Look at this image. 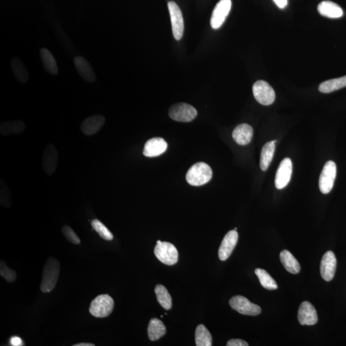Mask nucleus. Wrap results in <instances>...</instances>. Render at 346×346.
<instances>
[{"label": "nucleus", "instance_id": "1", "mask_svg": "<svg viewBox=\"0 0 346 346\" xmlns=\"http://www.w3.org/2000/svg\"><path fill=\"white\" fill-rule=\"evenodd\" d=\"M60 263L58 260L50 257L44 265L42 272L41 290L42 292H52L56 286L60 275Z\"/></svg>", "mask_w": 346, "mask_h": 346}, {"label": "nucleus", "instance_id": "2", "mask_svg": "<svg viewBox=\"0 0 346 346\" xmlns=\"http://www.w3.org/2000/svg\"><path fill=\"white\" fill-rule=\"evenodd\" d=\"M212 177V170L209 165L205 162H197L188 170L186 180L192 186H201L209 182Z\"/></svg>", "mask_w": 346, "mask_h": 346}, {"label": "nucleus", "instance_id": "3", "mask_svg": "<svg viewBox=\"0 0 346 346\" xmlns=\"http://www.w3.org/2000/svg\"><path fill=\"white\" fill-rule=\"evenodd\" d=\"M114 307V300L108 294L98 295L90 305L89 312L96 318L108 317Z\"/></svg>", "mask_w": 346, "mask_h": 346}, {"label": "nucleus", "instance_id": "4", "mask_svg": "<svg viewBox=\"0 0 346 346\" xmlns=\"http://www.w3.org/2000/svg\"><path fill=\"white\" fill-rule=\"evenodd\" d=\"M154 253L158 259L165 265H175L179 260V252L176 247L169 242L158 240Z\"/></svg>", "mask_w": 346, "mask_h": 346}, {"label": "nucleus", "instance_id": "5", "mask_svg": "<svg viewBox=\"0 0 346 346\" xmlns=\"http://www.w3.org/2000/svg\"><path fill=\"white\" fill-rule=\"evenodd\" d=\"M168 114L174 121L188 122L193 121L196 117L197 112L192 105L185 103H179L172 105Z\"/></svg>", "mask_w": 346, "mask_h": 346}, {"label": "nucleus", "instance_id": "6", "mask_svg": "<svg viewBox=\"0 0 346 346\" xmlns=\"http://www.w3.org/2000/svg\"><path fill=\"white\" fill-rule=\"evenodd\" d=\"M253 93L259 104L270 105L275 102V92L267 82L263 80L256 82L253 86Z\"/></svg>", "mask_w": 346, "mask_h": 346}, {"label": "nucleus", "instance_id": "7", "mask_svg": "<svg viewBox=\"0 0 346 346\" xmlns=\"http://www.w3.org/2000/svg\"><path fill=\"white\" fill-rule=\"evenodd\" d=\"M337 175V166L333 161L326 163L320 175L319 186L320 192L327 194L333 189V185Z\"/></svg>", "mask_w": 346, "mask_h": 346}, {"label": "nucleus", "instance_id": "8", "mask_svg": "<svg viewBox=\"0 0 346 346\" xmlns=\"http://www.w3.org/2000/svg\"><path fill=\"white\" fill-rule=\"evenodd\" d=\"M170 21H171L173 36L177 41L182 38L184 32V22L181 10L175 2H169L168 3Z\"/></svg>", "mask_w": 346, "mask_h": 346}, {"label": "nucleus", "instance_id": "9", "mask_svg": "<svg viewBox=\"0 0 346 346\" xmlns=\"http://www.w3.org/2000/svg\"><path fill=\"white\" fill-rule=\"evenodd\" d=\"M230 305L233 309L243 315L256 316L261 313V308L253 304L246 298L236 295L230 300Z\"/></svg>", "mask_w": 346, "mask_h": 346}, {"label": "nucleus", "instance_id": "10", "mask_svg": "<svg viewBox=\"0 0 346 346\" xmlns=\"http://www.w3.org/2000/svg\"><path fill=\"white\" fill-rule=\"evenodd\" d=\"M59 163V153L54 144L47 145L42 157V165L47 175L54 174Z\"/></svg>", "mask_w": 346, "mask_h": 346}, {"label": "nucleus", "instance_id": "11", "mask_svg": "<svg viewBox=\"0 0 346 346\" xmlns=\"http://www.w3.org/2000/svg\"><path fill=\"white\" fill-rule=\"evenodd\" d=\"M232 7V1L231 0H220L213 11L210 24L212 29H219L229 14Z\"/></svg>", "mask_w": 346, "mask_h": 346}, {"label": "nucleus", "instance_id": "12", "mask_svg": "<svg viewBox=\"0 0 346 346\" xmlns=\"http://www.w3.org/2000/svg\"><path fill=\"white\" fill-rule=\"evenodd\" d=\"M292 172V162L289 158H285L281 162L275 177V186L283 189L289 183Z\"/></svg>", "mask_w": 346, "mask_h": 346}, {"label": "nucleus", "instance_id": "13", "mask_svg": "<svg viewBox=\"0 0 346 346\" xmlns=\"http://www.w3.org/2000/svg\"><path fill=\"white\" fill-rule=\"evenodd\" d=\"M337 267V259L334 253L328 251L323 255L322 262H320V275L327 282H330L334 277Z\"/></svg>", "mask_w": 346, "mask_h": 346}, {"label": "nucleus", "instance_id": "14", "mask_svg": "<svg viewBox=\"0 0 346 346\" xmlns=\"http://www.w3.org/2000/svg\"><path fill=\"white\" fill-rule=\"evenodd\" d=\"M239 235L236 230H231L225 235L219 249V258L221 261H225L230 257L235 245H236Z\"/></svg>", "mask_w": 346, "mask_h": 346}, {"label": "nucleus", "instance_id": "15", "mask_svg": "<svg viewBox=\"0 0 346 346\" xmlns=\"http://www.w3.org/2000/svg\"><path fill=\"white\" fill-rule=\"evenodd\" d=\"M298 318L302 325H314L318 322L317 311L308 302H304L301 304L298 310Z\"/></svg>", "mask_w": 346, "mask_h": 346}, {"label": "nucleus", "instance_id": "16", "mask_svg": "<svg viewBox=\"0 0 346 346\" xmlns=\"http://www.w3.org/2000/svg\"><path fill=\"white\" fill-rule=\"evenodd\" d=\"M167 149V142L160 137H155L147 140L144 145L143 154L147 157H155L164 154Z\"/></svg>", "mask_w": 346, "mask_h": 346}, {"label": "nucleus", "instance_id": "17", "mask_svg": "<svg viewBox=\"0 0 346 346\" xmlns=\"http://www.w3.org/2000/svg\"><path fill=\"white\" fill-rule=\"evenodd\" d=\"M105 118L102 115H94L87 117L82 122L80 129L83 134L92 135L98 132L104 127Z\"/></svg>", "mask_w": 346, "mask_h": 346}, {"label": "nucleus", "instance_id": "18", "mask_svg": "<svg viewBox=\"0 0 346 346\" xmlns=\"http://www.w3.org/2000/svg\"><path fill=\"white\" fill-rule=\"evenodd\" d=\"M74 63L78 72L83 79L88 82L96 81V75L86 59L82 57H77L75 58Z\"/></svg>", "mask_w": 346, "mask_h": 346}, {"label": "nucleus", "instance_id": "19", "mask_svg": "<svg viewBox=\"0 0 346 346\" xmlns=\"http://www.w3.org/2000/svg\"><path fill=\"white\" fill-rule=\"evenodd\" d=\"M253 130L250 125L241 124L238 125L233 132V139L237 144L245 146L249 144L252 139Z\"/></svg>", "mask_w": 346, "mask_h": 346}, {"label": "nucleus", "instance_id": "20", "mask_svg": "<svg viewBox=\"0 0 346 346\" xmlns=\"http://www.w3.org/2000/svg\"><path fill=\"white\" fill-rule=\"evenodd\" d=\"M319 14L329 18H339L343 16L342 8L334 2L323 1L317 7Z\"/></svg>", "mask_w": 346, "mask_h": 346}, {"label": "nucleus", "instance_id": "21", "mask_svg": "<svg viewBox=\"0 0 346 346\" xmlns=\"http://www.w3.org/2000/svg\"><path fill=\"white\" fill-rule=\"evenodd\" d=\"M277 142V140L268 142L262 147L260 155V166L263 171L267 170L272 162L275 151V143Z\"/></svg>", "mask_w": 346, "mask_h": 346}, {"label": "nucleus", "instance_id": "22", "mask_svg": "<svg viewBox=\"0 0 346 346\" xmlns=\"http://www.w3.org/2000/svg\"><path fill=\"white\" fill-rule=\"evenodd\" d=\"M281 262L288 272L292 274H298L301 270L300 265L292 253L288 250H283L280 253Z\"/></svg>", "mask_w": 346, "mask_h": 346}, {"label": "nucleus", "instance_id": "23", "mask_svg": "<svg viewBox=\"0 0 346 346\" xmlns=\"http://www.w3.org/2000/svg\"><path fill=\"white\" fill-rule=\"evenodd\" d=\"M26 129L24 122L21 120L2 122L0 125V134L3 135L22 134Z\"/></svg>", "mask_w": 346, "mask_h": 346}, {"label": "nucleus", "instance_id": "24", "mask_svg": "<svg viewBox=\"0 0 346 346\" xmlns=\"http://www.w3.org/2000/svg\"><path fill=\"white\" fill-rule=\"evenodd\" d=\"M166 333V328L161 320L154 318L150 320L147 328V335L150 340H159Z\"/></svg>", "mask_w": 346, "mask_h": 346}, {"label": "nucleus", "instance_id": "25", "mask_svg": "<svg viewBox=\"0 0 346 346\" xmlns=\"http://www.w3.org/2000/svg\"><path fill=\"white\" fill-rule=\"evenodd\" d=\"M346 87V76L327 80L320 84L319 91L323 93H330Z\"/></svg>", "mask_w": 346, "mask_h": 346}, {"label": "nucleus", "instance_id": "26", "mask_svg": "<svg viewBox=\"0 0 346 346\" xmlns=\"http://www.w3.org/2000/svg\"><path fill=\"white\" fill-rule=\"evenodd\" d=\"M40 55L43 64L44 68L48 73L52 75H57L59 70L57 65L56 61L53 56L51 52L46 48H42L40 51Z\"/></svg>", "mask_w": 346, "mask_h": 346}, {"label": "nucleus", "instance_id": "27", "mask_svg": "<svg viewBox=\"0 0 346 346\" xmlns=\"http://www.w3.org/2000/svg\"><path fill=\"white\" fill-rule=\"evenodd\" d=\"M195 340L197 346H211L212 345L211 334L204 325L197 326L195 332Z\"/></svg>", "mask_w": 346, "mask_h": 346}, {"label": "nucleus", "instance_id": "28", "mask_svg": "<svg viewBox=\"0 0 346 346\" xmlns=\"http://www.w3.org/2000/svg\"><path fill=\"white\" fill-rule=\"evenodd\" d=\"M11 68L16 79L21 83H26L29 79L26 67L21 62V60L17 58H14L11 61Z\"/></svg>", "mask_w": 346, "mask_h": 346}, {"label": "nucleus", "instance_id": "29", "mask_svg": "<svg viewBox=\"0 0 346 346\" xmlns=\"http://www.w3.org/2000/svg\"><path fill=\"white\" fill-rule=\"evenodd\" d=\"M155 294L158 302L165 310H169L172 307V298L168 292L166 288L162 285H158L155 287Z\"/></svg>", "mask_w": 346, "mask_h": 346}, {"label": "nucleus", "instance_id": "30", "mask_svg": "<svg viewBox=\"0 0 346 346\" xmlns=\"http://www.w3.org/2000/svg\"><path fill=\"white\" fill-rule=\"evenodd\" d=\"M255 274L259 279L260 284L262 287L266 288L267 290H273L278 288V285L276 281L270 277L269 273L266 270L262 269H257L255 270Z\"/></svg>", "mask_w": 346, "mask_h": 346}, {"label": "nucleus", "instance_id": "31", "mask_svg": "<svg viewBox=\"0 0 346 346\" xmlns=\"http://www.w3.org/2000/svg\"><path fill=\"white\" fill-rule=\"evenodd\" d=\"M0 204L7 208L11 207L12 204L11 190L4 179L0 182Z\"/></svg>", "mask_w": 346, "mask_h": 346}, {"label": "nucleus", "instance_id": "32", "mask_svg": "<svg viewBox=\"0 0 346 346\" xmlns=\"http://www.w3.org/2000/svg\"><path fill=\"white\" fill-rule=\"evenodd\" d=\"M92 227L96 231L100 236L106 240H112L113 239V235L110 231L105 227V225L97 219H94L91 222Z\"/></svg>", "mask_w": 346, "mask_h": 346}, {"label": "nucleus", "instance_id": "33", "mask_svg": "<svg viewBox=\"0 0 346 346\" xmlns=\"http://www.w3.org/2000/svg\"><path fill=\"white\" fill-rule=\"evenodd\" d=\"M0 275L10 283L14 282L16 279V272L10 269L3 260L0 262Z\"/></svg>", "mask_w": 346, "mask_h": 346}, {"label": "nucleus", "instance_id": "34", "mask_svg": "<svg viewBox=\"0 0 346 346\" xmlns=\"http://www.w3.org/2000/svg\"><path fill=\"white\" fill-rule=\"evenodd\" d=\"M62 232L65 238L72 244H79L81 242V240L78 237L76 233L69 226H64L62 228Z\"/></svg>", "mask_w": 346, "mask_h": 346}, {"label": "nucleus", "instance_id": "35", "mask_svg": "<svg viewBox=\"0 0 346 346\" xmlns=\"http://www.w3.org/2000/svg\"><path fill=\"white\" fill-rule=\"evenodd\" d=\"M227 346H248V343L241 339H231L227 342Z\"/></svg>", "mask_w": 346, "mask_h": 346}, {"label": "nucleus", "instance_id": "36", "mask_svg": "<svg viewBox=\"0 0 346 346\" xmlns=\"http://www.w3.org/2000/svg\"><path fill=\"white\" fill-rule=\"evenodd\" d=\"M10 342H11V345L14 346H21L24 345L21 338L17 337H12Z\"/></svg>", "mask_w": 346, "mask_h": 346}, {"label": "nucleus", "instance_id": "37", "mask_svg": "<svg viewBox=\"0 0 346 346\" xmlns=\"http://www.w3.org/2000/svg\"><path fill=\"white\" fill-rule=\"evenodd\" d=\"M280 9H285L288 5V0H273Z\"/></svg>", "mask_w": 346, "mask_h": 346}, {"label": "nucleus", "instance_id": "38", "mask_svg": "<svg viewBox=\"0 0 346 346\" xmlns=\"http://www.w3.org/2000/svg\"><path fill=\"white\" fill-rule=\"evenodd\" d=\"M73 346H94V343H77V344H74Z\"/></svg>", "mask_w": 346, "mask_h": 346}]
</instances>
